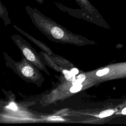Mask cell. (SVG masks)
I'll return each instance as SVG.
<instances>
[{
	"mask_svg": "<svg viewBox=\"0 0 126 126\" xmlns=\"http://www.w3.org/2000/svg\"><path fill=\"white\" fill-rule=\"evenodd\" d=\"M47 120L48 121H63L64 120L62 119V118L59 117V116H52L48 117L47 119Z\"/></svg>",
	"mask_w": 126,
	"mask_h": 126,
	"instance_id": "obj_12",
	"label": "cell"
},
{
	"mask_svg": "<svg viewBox=\"0 0 126 126\" xmlns=\"http://www.w3.org/2000/svg\"><path fill=\"white\" fill-rule=\"evenodd\" d=\"M70 72H71L72 74H73L74 75H76V74H78L79 71H78V70L77 68H73V69H72L70 70Z\"/></svg>",
	"mask_w": 126,
	"mask_h": 126,
	"instance_id": "obj_13",
	"label": "cell"
},
{
	"mask_svg": "<svg viewBox=\"0 0 126 126\" xmlns=\"http://www.w3.org/2000/svg\"><path fill=\"white\" fill-rule=\"evenodd\" d=\"M122 113L123 114H124V115H126V107L122 111Z\"/></svg>",
	"mask_w": 126,
	"mask_h": 126,
	"instance_id": "obj_15",
	"label": "cell"
},
{
	"mask_svg": "<svg viewBox=\"0 0 126 126\" xmlns=\"http://www.w3.org/2000/svg\"><path fill=\"white\" fill-rule=\"evenodd\" d=\"M0 18L4 21V25L7 26L11 24V21L9 17V13L6 7L2 4L0 0Z\"/></svg>",
	"mask_w": 126,
	"mask_h": 126,
	"instance_id": "obj_5",
	"label": "cell"
},
{
	"mask_svg": "<svg viewBox=\"0 0 126 126\" xmlns=\"http://www.w3.org/2000/svg\"><path fill=\"white\" fill-rule=\"evenodd\" d=\"M82 88V85L80 84L73 85L72 87L70 89V91L71 93H76L79 91Z\"/></svg>",
	"mask_w": 126,
	"mask_h": 126,
	"instance_id": "obj_10",
	"label": "cell"
},
{
	"mask_svg": "<svg viewBox=\"0 0 126 126\" xmlns=\"http://www.w3.org/2000/svg\"><path fill=\"white\" fill-rule=\"evenodd\" d=\"M109 70L108 68H104L101 70H99L97 71L96 74L98 76H101L107 74L109 72Z\"/></svg>",
	"mask_w": 126,
	"mask_h": 126,
	"instance_id": "obj_11",
	"label": "cell"
},
{
	"mask_svg": "<svg viewBox=\"0 0 126 126\" xmlns=\"http://www.w3.org/2000/svg\"><path fill=\"white\" fill-rule=\"evenodd\" d=\"M80 6L82 10L89 13H96V9L92 4L89 0H74Z\"/></svg>",
	"mask_w": 126,
	"mask_h": 126,
	"instance_id": "obj_3",
	"label": "cell"
},
{
	"mask_svg": "<svg viewBox=\"0 0 126 126\" xmlns=\"http://www.w3.org/2000/svg\"><path fill=\"white\" fill-rule=\"evenodd\" d=\"M114 111L113 110H112V109L106 110L101 112L99 114V117L100 118H104V117H108V116H111V115H112L114 113Z\"/></svg>",
	"mask_w": 126,
	"mask_h": 126,
	"instance_id": "obj_9",
	"label": "cell"
},
{
	"mask_svg": "<svg viewBox=\"0 0 126 126\" xmlns=\"http://www.w3.org/2000/svg\"><path fill=\"white\" fill-rule=\"evenodd\" d=\"M63 73L64 75V77H65L66 80H67L68 81H72L75 77V75L72 74L70 72V71H69L66 70H63Z\"/></svg>",
	"mask_w": 126,
	"mask_h": 126,
	"instance_id": "obj_8",
	"label": "cell"
},
{
	"mask_svg": "<svg viewBox=\"0 0 126 126\" xmlns=\"http://www.w3.org/2000/svg\"><path fill=\"white\" fill-rule=\"evenodd\" d=\"M11 39L21 51L22 56L38 69H44V67L39 56L29 42L18 34L12 35Z\"/></svg>",
	"mask_w": 126,
	"mask_h": 126,
	"instance_id": "obj_2",
	"label": "cell"
},
{
	"mask_svg": "<svg viewBox=\"0 0 126 126\" xmlns=\"http://www.w3.org/2000/svg\"><path fill=\"white\" fill-rule=\"evenodd\" d=\"M13 27L15 29H16L17 31H18L19 32H20L22 34H23V35H24L25 37H26L27 38H28V39H29L31 41H32V42H33L34 44H35L36 45H37L38 46H39V47L42 48V49H45V47L44 44L41 43L40 41H39V40L35 39L34 38H33V36H32V35H31L30 34H29L28 33L26 32L25 31H23V30H22L21 29H20V28H19L17 25H13Z\"/></svg>",
	"mask_w": 126,
	"mask_h": 126,
	"instance_id": "obj_4",
	"label": "cell"
},
{
	"mask_svg": "<svg viewBox=\"0 0 126 126\" xmlns=\"http://www.w3.org/2000/svg\"><path fill=\"white\" fill-rule=\"evenodd\" d=\"M6 66L10 68L22 79L27 83L40 86L42 77L38 69L29 62L23 56L20 61H14L5 52H3Z\"/></svg>",
	"mask_w": 126,
	"mask_h": 126,
	"instance_id": "obj_1",
	"label": "cell"
},
{
	"mask_svg": "<svg viewBox=\"0 0 126 126\" xmlns=\"http://www.w3.org/2000/svg\"><path fill=\"white\" fill-rule=\"evenodd\" d=\"M85 79V76L84 74H80L78 75L77 77H75L74 80L72 81V84L73 85L80 84L84 81Z\"/></svg>",
	"mask_w": 126,
	"mask_h": 126,
	"instance_id": "obj_7",
	"label": "cell"
},
{
	"mask_svg": "<svg viewBox=\"0 0 126 126\" xmlns=\"http://www.w3.org/2000/svg\"><path fill=\"white\" fill-rule=\"evenodd\" d=\"M35 0L40 4H42L44 2V0Z\"/></svg>",
	"mask_w": 126,
	"mask_h": 126,
	"instance_id": "obj_14",
	"label": "cell"
},
{
	"mask_svg": "<svg viewBox=\"0 0 126 126\" xmlns=\"http://www.w3.org/2000/svg\"><path fill=\"white\" fill-rule=\"evenodd\" d=\"M50 34L54 38L59 39L63 37L64 32L61 28L58 26H54L51 30Z\"/></svg>",
	"mask_w": 126,
	"mask_h": 126,
	"instance_id": "obj_6",
	"label": "cell"
}]
</instances>
